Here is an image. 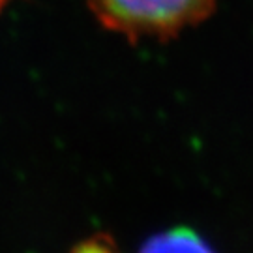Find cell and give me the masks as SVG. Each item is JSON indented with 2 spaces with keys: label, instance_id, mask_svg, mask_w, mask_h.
Here are the masks:
<instances>
[{
  "label": "cell",
  "instance_id": "obj_1",
  "mask_svg": "<svg viewBox=\"0 0 253 253\" xmlns=\"http://www.w3.org/2000/svg\"><path fill=\"white\" fill-rule=\"evenodd\" d=\"M101 27L127 40L178 36L212 13L216 0H86Z\"/></svg>",
  "mask_w": 253,
  "mask_h": 253
},
{
  "label": "cell",
  "instance_id": "obj_2",
  "mask_svg": "<svg viewBox=\"0 0 253 253\" xmlns=\"http://www.w3.org/2000/svg\"><path fill=\"white\" fill-rule=\"evenodd\" d=\"M139 253H216L207 240L190 227H174L148 238Z\"/></svg>",
  "mask_w": 253,
  "mask_h": 253
},
{
  "label": "cell",
  "instance_id": "obj_3",
  "mask_svg": "<svg viewBox=\"0 0 253 253\" xmlns=\"http://www.w3.org/2000/svg\"><path fill=\"white\" fill-rule=\"evenodd\" d=\"M72 253H118L113 238L107 235H94L73 248Z\"/></svg>",
  "mask_w": 253,
  "mask_h": 253
},
{
  "label": "cell",
  "instance_id": "obj_4",
  "mask_svg": "<svg viewBox=\"0 0 253 253\" xmlns=\"http://www.w3.org/2000/svg\"><path fill=\"white\" fill-rule=\"evenodd\" d=\"M4 2H6V0H0V8H2V6H4Z\"/></svg>",
  "mask_w": 253,
  "mask_h": 253
}]
</instances>
